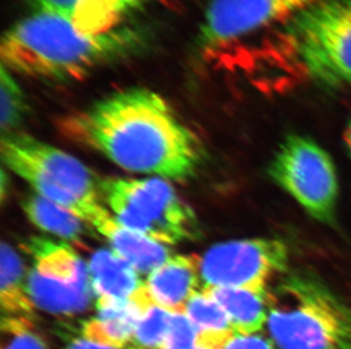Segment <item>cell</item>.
Returning <instances> with one entry per match:
<instances>
[{
	"mask_svg": "<svg viewBox=\"0 0 351 349\" xmlns=\"http://www.w3.org/2000/svg\"><path fill=\"white\" fill-rule=\"evenodd\" d=\"M66 139L93 148L121 168L169 181L195 177L205 148L162 96L130 88L58 122Z\"/></svg>",
	"mask_w": 351,
	"mask_h": 349,
	"instance_id": "cell-1",
	"label": "cell"
},
{
	"mask_svg": "<svg viewBox=\"0 0 351 349\" xmlns=\"http://www.w3.org/2000/svg\"><path fill=\"white\" fill-rule=\"evenodd\" d=\"M148 31L122 27L91 34L62 17L34 12L13 24L0 44L1 65L50 82H74L146 49Z\"/></svg>",
	"mask_w": 351,
	"mask_h": 349,
	"instance_id": "cell-2",
	"label": "cell"
},
{
	"mask_svg": "<svg viewBox=\"0 0 351 349\" xmlns=\"http://www.w3.org/2000/svg\"><path fill=\"white\" fill-rule=\"evenodd\" d=\"M239 48L245 74L272 65L328 89L351 86V0H323Z\"/></svg>",
	"mask_w": 351,
	"mask_h": 349,
	"instance_id": "cell-3",
	"label": "cell"
},
{
	"mask_svg": "<svg viewBox=\"0 0 351 349\" xmlns=\"http://www.w3.org/2000/svg\"><path fill=\"white\" fill-rule=\"evenodd\" d=\"M266 328L276 349H351V310L307 271L282 274Z\"/></svg>",
	"mask_w": 351,
	"mask_h": 349,
	"instance_id": "cell-4",
	"label": "cell"
},
{
	"mask_svg": "<svg viewBox=\"0 0 351 349\" xmlns=\"http://www.w3.org/2000/svg\"><path fill=\"white\" fill-rule=\"evenodd\" d=\"M0 148L8 168L43 198L95 229L113 217L101 203V181L66 152L20 132L1 136Z\"/></svg>",
	"mask_w": 351,
	"mask_h": 349,
	"instance_id": "cell-5",
	"label": "cell"
},
{
	"mask_svg": "<svg viewBox=\"0 0 351 349\" xmlns=\"http://www.w3.org/2000/svg\"><path fill=\"white\" fill-rule=\"evenodd\" d=\"M103 198L119 224L162 244L199 237L195 211L167 181L159 178H108L101 181Z\"/></svg>",
	"mask_w": 351,
	"mask_h": 349,
	"instance_id": "cell-6",
	"label": "cell"
},
{
	"mask_svg": "<svg viewBox=\"0 0 351 349\" xmlns=\"http://www.w3.org/2000/svg\"><path fill=\"white\" fill-rule=\"evenodd\" d=\"M267 172L315 220L335 222L338 174L335 162L321 145L307 136L290 134L275 152Z\"/></svg>",
	"mask_w": 351,
	"mask_h": 349,
	"instance_id": "cell-7",
	"label": "cell"
},
{
	"mask_svg": "<svg viewBox=\"0 0 351 349\" xmlns=\"http://www.w3.org/2000/svg\"><path fill=\"white\" fill-rule=\"evenodd\" d=\"M323 0H210L195 39L202 63L271 30Z\"/></svg>",
	"mask_w": 351,
	"mask_h": 349,
	"instance_id": "cell-8",
	"label": "cell"
},
{
	"mask_svg": "<svg viewBox=\"0 0 351 349\" xmlns=\"http://www.w3.org/2000/svg\"><path fill=\"white\" fill-rule=\"evenodd\" d=\"M289 250L275 238L239 240L213 246L200 257L204 288L267 290L274 276L288 270Z\"/></svg>",
	"mask_w": 351,
	"mask_h": 349,
	"instance_id": "cell-9",
	"label": "cell"
},
{
	"mask_svg": "<svg viewBox=\"0 0 351 349\" xmlns=\"http://www.w3.org/2000/svg\"><path fill=\"white\" fill-rule=\"evenodd\" d=\"M34 12L51 14L77 29L99 34L122 27L123 21L152 0H27Z\"/></svg>",
	"mask_w": 351,
	"mask_h": 349,
	"instance_id": "cell-10",
	"label": "cell"
},
{
	"mask_svg": "<svg viewBox=\"0 0 351 349\" xmlns=\"http://www.w3.org/2000/svg\"><path fill=\"white\" fill-rule=\"evenodd\" d=\"M152 304L146 286L131 300L98 298L96 316L83 324L82 336L113 348H126L140 318Z\"/></svg>",
	"mask_w": 351,
	"mask_h": 349,
	"instance_id": "cell-11",
	"label": "cell"
},
{
	"mask_svg": "<svg viewBox=\"0 0 351 349\" xmlns=\"http://www.w3.org/2000/svg\"><path fill=\"white\" fill-rule=\"evenodd\" d=\"M200 279V257L174 255L149 274L145 286L155 305L176 313L184 312Z\"/></svg>",
	"mask_w": 351,
	"mask_h": 349,
	"instance_id": "cell-12",
	"label": "cell"
},
{
	"mask_svg": "<svg viewBox=\"0 0 351 349\" xmlns=\"http://www.w3.org/2000/svg\"><path fill=\"white\" fill-rule=\"evenodd\" d=\"M24 248L34 257V270L43 279L60 286L93 288L89 268L70 245L46 237H32Z\"/></svg>",
	"mask_w": 351,
	"mask_h": 349,
	"instance_id": "cell-13",
	"label": "cell"
},
{
	"mask_svg": "<svg viewBox=\"0 0 351 349\" xmlns=\"http://www.w3.org/2000/svg\"><path fill=\"white\" fill-rule=\"evenodd\" d=\"M224 309L235 333L252 335L264 328L271 307L269 290H250L230 287L204 288Z\"/></svg>",
	"mask_w": 351,
	"mask_h": 349,
	"instance_id": "cell-14",
	"label": "cell"
},
{
	"mask_svg": "<svg viewBox=\"0 0 351 349\" xmlns=\"http://www.w3.org/2000/svg\"><path fill=\"white\" fill-rule=\"evenodd\" d=\"M96 231L110 242L114 252L139 274H152L171 257V252L165 245L123 227L114 217L100 224Z\"/></svg>",
	"mask_w": 351,
	"mask_h": 349,
	"instance_id": "cell-15",
	"label": "cell"
},
{
	"mask_svg": "<svg viewBox=\"0 0 351 349\" xmlns=\"http://www.w3.org/2000/svg\"><path fill=\"white\" fill-rule=\"evenodd\" d=\"M89 274L93 294L98 298L131 300L145 286L136 269L113 250L93 253Z\"/></svg>",
	"mask_w": 351,
	"mask_h": 349,
	"instance_id": "cell-16",
	"label": "cell"
},
{
	"mask_svg": "<svg viewBox=\"0 0 351 349\" xmlns=\"http://www.w3.org/2000/svg\"><path fill=\"white\" fill-rule=\"evenodd\" d=\"M22 208L29 220L38 228L57 237L83 245L88 228L81 219L41 195H29L22 202Z\"/></svg>",
	"mask_w": 351,
	"mask_h": 349,
	"instance_id": "cell-17",
	"label": "cell"
},
{
	"mask_svg": "<svg viewBox=\"0 0 351 349\" xmlns=\"http://www.w3.org/2000/svg\"><path fill=\"white\" fill-rule=\"evenodd\" d=\"M184 313L198 330L199 344L206 346L217 349L235 333L229 315L205 290L197 292L188 300Z\"/></svg>",
	"mask_w": 351,
	"mask_h": 349,
	"instance_id": "cell-18",
	"label": "cell"
},
{
	"mask_svg": "<svg viewBox=\"0 0 351 349\" xmlns=\"http://www.w3.org/2000/svg\"><path fill=\"white\" fill-rule=\"evenodd\" d=\"M0 302L3 315H34V304L27 293L24 264L10 244H1V285Z\"/></svg>",
	"mask_w": 351,
	"mask_h": 349,
	"instance_id": "cell-19",
	"label": "cell"
},
{
	"mask_svg": "<svg viewBox=\"0 0 351 349\" xmlns=\"http://www.w3.org/2000/svg\"><path fill=\"white\" fill-rule=\"evenodd\" d=\"M0 124L3 135L17 132L27 114V101L23 89L13 73L1 65L0 70Z\"/></svg>",
	"mask_w": 351,
	"mask_h": 349,
	"instance_id": "cell-20",
	"label": "cell"
},
{
	"mask_svg": "<svg viewBox=\"0 0 351 349\" xmlns=\"http://www.w3.org/2000/svg\"><path fill=\"white\" fill-rule=\"evenodd\" d=\"M172 314L155 304L147 307L126 349L164 348Z\"/></svg>",
	"mask_w": 351,
	"mask_h": 349,
	"instance_id": "cell-21",
	"label": "cell"
},
{
	"mask_svg": "<svg viewBox=\"0 0 351 349\" xmlns=\"http://www.w3.org/2000/svg\"><path fill=\"white\" fill-rule=\"evenodd\" d=\"M3 349H48L29 318L3 315Z\"/></svg>",
	"mask_w": 351,
	"mask_h": 349,
	"instance_id": "cell-22",
	"label": "cell"
},
{
	"mask_svg": "<svg viewBox=\"0 0 351 349\" xmlns=\"http://www.w3.org/2000/svg\"><path fill=\"white\" fill-rule=\"evenodd\" d=\"M200 343L198 330L184 312L172 314L162 349H193Z\"/></svg>",
	"mask_w": 351,
	"mask_h": 349,
	"instance_id": "cell-23",
	"label": "cell"
},
{
	"mask_svg": "<svg viewBox=\"0 0 351 349\" xmlns=\"http://www.w3.org/2000/svg\"><path fill=\"white\" fill-rule=\"evenodd\" d=\"M217 349H276L272 340L258 333L239 335L234 333Z\"/></svg>",
	"mask_w": 351,
	"mask_h": 349,
	"instance_id": "cell-24",
	"label": "cell"
},
{
	"mask_svg": "<svg viewBox=\"0 0 351 349\" xmlns=\"http://www.w3.org/2000/svg\"><path fill=\"white\" fill-rule=\"evenodd\" d=\"M65 349H117L113 347L107 346L104 344L97 343L93 340L86 339L84 337L74 338L71 340Z\"/></svg>",
	"mask_w": 351,
	"mask_h": 349,
	"instance_id": "cell-25",
	"label": "cell"
},
{
	"mask_svg": "<svg viewBox=\"0 0 351 349\" xmlns=\"http://www.w3.org/2000/svg\"><path fill=\"white\" fill-rule=\"evenodd\" d=\"M345 142L346 145H347V148H348L349 153H350L351 155V119L348 126H347V129H346Z\"/></svg>",
	"mask_w": 351,
	"mask_h": 349,
	"instance_id": "cell-26",
	"label": "cell"
},
{
	"mask_svg": "<svg viewBox=\"0 0 351 349\" xmlns=\"http://www.w3.org/2000/svg\"><path fill=\"white\" fill-rule=\"evenodd\" d=\"M5 188H6V174L5 172H1V198L3 200L5 196Z\"/></svg>",
	"mask_w": 351,
	"mask_h": 349,
	"instance_id": "cell-27",
	"label": "cell"
},
{
	"mask_svg": "<svg viewBox=\"0 0 351 349\" xmlns=\"http://www.w3.org/2000/svg\"><path fill=\"white\" fill-rule=\"evenodd\" d=\"M193 349H216L213 348V347L206 346V345H202V344H198L197 346L195 347V348Z\"/></svg>",
	"mask_w": 351,
	"mask_h": 349,
	"instance_id": "cell-28",
	"label": "cell"
}]
</instances>
